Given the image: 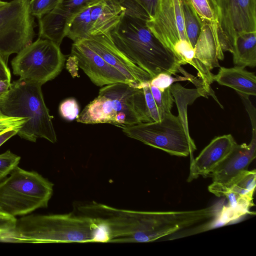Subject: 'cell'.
Masks as SVG:
<instances>
[{"mask_svg":"<svg viewBox=\"0 0 256 256\" xmlns=\"http://www.w3.org/2000/svg\"><path fill=\"white\" fill-rule=\"evenodd\" d=\"M6 240L15 242L48 244L110 242L108 229L98 218L73 213L26 215L17 219Z\"/></svg>","mask_w":256,"mask_h":256,"instance_id":"obj_1","label":"cell"},{"mask_svg":"<svg viewBox=\"0 0 256 256\" xmlns=\"http://www.w3.org/2000/svg\"><path fill=\"white\" fill-rule=\"evenodd\" d=\"M110 36L118 50L152 78L162 72L176 76L185 72L175 54L154 35L142 19L124 12Z\"/></svg>","mask_w":256,"mask_h":256,"instance_id":"obj_2","label":"cell"},{"mask_svg":"<svg viewBox=\"0 0 256 256\" xmlns=\"http://www.w3.org/2000/svg\"><path fill=\"white\" fill-rule=\"evenodd\" d=\"M84 124H109L119 127L152 122L140 87L116 83L102 86L98 96L76 118Z\"/></svg>","mask_w":256,"mask_h":256,"instance_id":"obj_3","label":"cell"},{"mask_svg":"<svg viewBox=\"0 0 256 256\" xmlns=\"http://www.w3.org/2000/svg\"><path fill=\"white\" fill-rule=\"evenodd\" d=\"M41 85L18 79L11 82L5 96L0 100L2 114L29 120L17 134L27 140L36 142L43 138L52 143L57 141L50 116L44 99Z\"/></svg>","mask_w":256,"mask_h":256,"instance_id":"obj_4","label":"cell"},{"mask_svg":"<svg viewBox=\"0 0 256 256\" xmlns=\"http://www.w3.org/2000/svg\"><path fill=\"white\" fill-rule=\"evenodd\" d=\"M53 187L52 182L38 172L18 166L0 182V209L16 218L46 208Z\"/></svg>","mask_w":256,"mask_h":256,"instance_id":"obj_5","label":"cell"},{"mask_svg":"<svg viewBox=\"0 0 256 256\" xmlns=\"http://www.w3.org/2000/svg\"><path fill=\"white\" fill-rule=\"evenodd\" d=\"M125 134L150 146L178 156H192L196 146L188 131L186 113L166 114L158 122L120 127Z\"/></svg>","mask_w":256,"mask_h":256,"instance_id":"obj_6","label":"cell"},{"mask_svg":"<svg viewBox=\"0 0 256 256\" xmlns=\"http://www.w3.org/2000/svg\"><path fill=\"white\" fill-rule=\"evenodd\" d=\"M214 206L185 211H136L134 233L111 242H147L189 228L216 215Z\"/></svg>","mask_w":256,"mask_h":256,"instance_id":"obj_7","label":"cell"},{"mask_svg":"<svg viewBox=\"0 0 256 256\" xmlns=\"http://www.w3.org/2000/svg\"><path fill=\"white\" fill-rule=\"evenodd\" d=\"M146 24L182 65L193 66L196 63L194 50L186 34L182 0H158L154 15Z\"/></svg>","mask_w":256,"mask_h":256,"instance_id":"obj_8","label":"cell"},{"mask_svg":"<svg viewBox=\"0 0 256 256\" xmlns=\"http://www.w3.org/2000/svg\"><path fill=\"white\" fill-rule=\"evenodd\" d=\"M16 54L11 62L14 74L41 86L61 72L66 60L60 46L38 38Z\"/></svg>","mask_w":256,"mask_h":256,"instance_id":"obj_9","label":"cell"},{"mask_svg":"<svg viewBox=\"0 0 256 256\" xmlns=\"http://www.w3.org/2000/svg\"><path fill=\"white\" fill-rule=\"evenodd\" d=\"M30 2L12 0L0 8V54L6 62L34 38L36 23Z\"/></svg>","mask_w":256,"mask_h":256,"instance_id":"obj_10","label":"cell"},{"mask_svg":"<svg viewBox=\"0 0 256 256\" xmlns=\"http://www.w3.org/2000/svg\"><path fill=\"white\" fill-rule=\"evenodd\" d=\"M71 56L75 58L78 66L97 86L116 83H125L135 86L138 84L109 64L82 40L73 42Z\"/></svg>","mask_w":256,"mask_h":256,"instance_id":"obj_11","label":"cell"},{"mask_svg":"<svg viewBox=\"0 0 256 256\" xmlns=\"http://www.w3.org/2000/svg\"><path fill=\"white\" fill-rule=\"evenodd\" d=\"M109 64L132 82L139 84L152 77L124 54L113 42L110 33L89 36L80 40Z\"/></svg>","mask_w":256,"mask_h":256,"instance_id":"obj_12","label":"cell"},{"mask_svg":"<svg viewBox=\"0 0 256 256\" xmlns=\"http://www.w3.org/2000/svg\"><path fill=\"white\" fill-rule=\"evenodd\" d=\"M102 0H59L51 12L38 19V38L60 46L67 26L72 16L84 8Z\"/></svg>","mask_w":256,"mask_h":256,"instance_id":"obj_13","label":"cell"},{"mask_svg":"<svg viewBox=\"0 0 256 256\" xmlns=\"http://www.w3.org/2000/svg\"><path fill=\"white\" fill-rule=\"evenodd\" d=\"M236 144L230 134L214 138L196 158L191 160L188 182L200 176H210L228 156Z\"/></svg>","mask_w":256,"mask_h":256,"instance_id":"obj_14","label":"cell"},{"mask_svg":"<svg viewBox=\"0 0 256 256\" xmlns=\"http://www.w3.org/2000/svg\"><path fill=\"white\" fill-rule=\"evenodd\" d=\"M256 157V130H252L248 144L237 143L226 158L210 175L214 183L222 186L230 184L244 172L248 170Z\"/></svg>","mask_w":256,"mask_h":256,"instance_id":"obj_15","label":"cell"},{"mask_svg":"<svg viewBox=\"0 0 256 256\" xmlns=\"http://www.w3.org/2000/svg\"><path fill=\"white\" fill-rule=\"evenodd\" d=\"M125 10L119 0H102L92 4L88 36L110 33L120 22Z\"/></svg>","mask_w":256,"mask_h":256,"instance_id":"obj_16","label":"cell"},{"mask_svg":"<svg viewBox=\"0 0 256 256\" xmlns=\"http://www.w3.org/2000/svg\"><path fill=\"white\" fill-rule=\"evenodd\" d=\"M244 68L238 66L230 68L220 66L218 72L214 76V80L234 89L239 94L255 96L256 76Z\"/></svg>","mask_w":256,"mask_h":256,"instance_id":"obj_17","label":"cell"},{"mask_svg":"<svg viewBox=\"0 0 256 256\" xmlns=\"http://www.w3.org/2000/svg\"><path fill=\"white\" fill-rule=\"evenodd\" d=\"M219 10L218 38L220 48L224 53L232 52L236 32V20L238 0H216Z\"/></svg>","mask_w":256,"mask_h":256,"instance_id":"obj_18","label":"cell"},{"mask_svg":"<svg viewBox=\"0 0 256 256\" xmlns=\"http://www.w3.org/2000/svg\"><path fill=\"white\" fill-rule=\"evenodd\" d=\"M236 66L255 67L256 66V32L237 36L232 52Z\"/></svg>","mask_w":256,"mask_h":256,"instance_id":"obj_19","label":"cell"},{"mask_svg":"<svg viewBox=\"0 0 256 256\" xmlns=\"http://www.w3.org/2000/svg\"><path fill=\"white\" fill-rule=\"evenodd\" d=\"M256 171L246 170L226 186L212 182L208 187V190L214 194L222 190H228L240 196L253 198L256 185Z\"/></svg>","mask_w":256,"mask_h":256,"instance_id":"obj_20","label":"cell"},{"mask_svg":"<svg viewBox=\"0 0 256 256\" xmlns=\"http://www.w3.org/2000/svg\"><path fill=\"white\" fill-rule=\"evenodd\" d=\"M183 0L193 9L202 26H210L218 36L219 10L216 0Z\"/></svg>","mask_w":256,"mask_h":256,"instance_id":"obj_21","label":"cell"},{"mask_svg":"<svg viewBox=\"0 0 256 256\" xmlns=\"http://www.w3.org/2000/svg\"><path fill=\"white\" fill-rule=\"evenodd\" d=\"M236 28V36L256 32V0H238Z\"/></svg>","mask_w":256,"mask_h":256,"instance_id":"obj_22","label":"cell"},{"mask_svg":"<svg viewBox=\"0 0 256 256\" xmlns=\"http://www.w3.org/2000/svg\"><path fill=\"white\" fill-rule=\"evenodd\" d=\"M182 1L186 36L194 50L202 32V24L192 7L183 0Z\"/></svg>","mask_w":256,"mask_h":256,"instance_id":"obj_23","label":"cell"},{"mask_svg":"<svg viewBox=\"0 0 256 256\" xmlns=\"http://www.w3.org/2000/svg\"><path fill=\"white\" fill-rule=\"evenodd\" d=\"M150 88L153 98L158 108L164 114L171 112L174 99L170 90V88L160 89L150 84Z\"/></svg>","mask_w":256,"mask_h":256,"instance_id":"obj_24","label":"cell"},{"mask_svg":"<svg viewBox=\"0 0 256 256\" xmlns=\"http://www.w3.org/2000/svg\"><path fill=\"white\" fill-rule=\"evenodd\" d=\"M137 87L142 88L147 111L152 122L162 120L167 114L163 112L156 104L150 92L149 81L139 84Z\"/></svg>","mask_w":256,"mask_h":256,"instance_id":"obj_25","label":"cell"},{"mask_svg":"<svg viewBox=\"0 0 256 256\" xmlns=\"http://www.w3.org/2000/svg\"><path fill=\"white\" fill-rule=\"evenodd\" d=\"M20 156L10 150L0 154V182L6 178L18 166Z\"/></svg>","mask_w":256,"mask_h":256,"instance_id":"obj_26","label":"cell"},{"mask_svg":"<svg viewBox=\"0 0 256 256\" xmlns=\"http://www.w3.org/2000/svg\"><path fill=\"white\" fill-rule=\"evenodd\" d=\"M59 0H30V7L32 14L38 19L55 8Z\"/></svg>","mask_w":256,"mask_h":256,"instance_id":"obj_27","label":"cell"},{"mask_svg":"<svg viewBox=\"0 0 256 256\" xmlns=\"http://www.w3.org/2000/svg\"><path fill=\"white\" fill-rule=\"evenodd\" d=\"M79 106L74 98H68L62 101L59 106L61 116L69 121L76 119L79 114Z\"/></svg>","mask_w":256,"mask_h":256,"instance_id":"obj_28","label":"cell"},{"mask_svg":"<svg viewBox=\"0 0 256 256\" xmlns=\"http://www.w3.org/2000/svg\"><path fill=\"white\" fill-rule=\"evenodd\" d=\"M16 217L0 209V240H6L14 231L16 224Z\"/></svg>","mask_w":256,"mask_h":256,"instance_id":"obj_29","label":"cell"},{"mask_svg":"<svg viewBox=\"0 0 256 256\" xmlns=\"http://www.w3.org/2000/svg\"><path fill=\"white\" fill-rule=\"evenodd\" d=\"M28 120V118L0 115V134L10 129L20 130Z\"/></svg>","mask_w":256,"mask_h":256,"instance_id":"obj_30","label":"cell"},{"mask_svg":"<svg viewBox=\"0 0 256 256\" xmlns=\"http://www.w3.org/2000/svg\"><path fill=\"white\" fill-rule=\"evenodd\" d=\"M240 96L242 98L246 110L249 114L252 122V130H256V108L252 104L250 100L248 99L249 96L242 94H240Z\"/></svg>","mask_w":256,"mask_h":256,"instance_id":"obj_31","label":"cell"},{"mask_svg":"<svg viewBox=\"0 0 256 256\" xmlns=\"http://www.w3.org/2000/svg\"><path fill=\"white\" fill-rule=\"evenodd\" d=\"M148 14L150 18L154 15L158 0H134Z\"/></svg>","mask_w":256,"mask_h":256,"instance_id":"obj_32","label":"cell"},{"mask_svg":"<svg viewBox=\"0 0 256 256\" xmlns=\"http://www.w3.org/2000/svg\"><path fill=\"white\" fill-rule=\"evenodd\" d=\"M0 80H11V74L7 66V62L0 54Z\"/></svg>","mask_w":256,"mask_h":256,"instance_id":"obj_33","label":"cell"},{"mask_svg":"<svg viewBox=\"0 0 256 256\" xmlns=\"http://www.w3.org/2000/svg\"><path fill=\"white\" fill-rule=\"evenodd\" d=\"M19 130L10 129L0 134V146L8 140L17 134Z\"/></svg>","mask_w":256,"mask_h":256,"instance_id":"obj_34","label":"cell"},{"mask_svg":"<svg viewBox=\"0 0 256 256\" xmlns=\"http://www.w3.org/2000/svg\"><path fill=\"white\" fill-rule=\"evenodd\" d=\"M10 84V81L0 80V100L8 92Z\"/></svg>","mask_w":256,"mask_h":256,"instance_id":"obj_35","label":"cell"},{"mask_svg":"<svg viewBox=\"0 0 256 256\" xmlns=\"http://www.w3.org/2000/svg\"><path fill=\"white\" fill-rule=\"evenodd\" d=\"M7 4V2L0 0V8L4 6Z\"/></svg>","mask_w":256,"mask_h":256,"instance_id":"obj_36","label":"cell"},{"mask_svg":"<svg viewBox=\"0 0 256 256\" xmlns=\"http://www.w3.org/2000/svg\"><path fill=\"white\" fill-rule=\"evenodd\" d=\"M1 114H2L1 112H0V115H1Z\"/></svg>","mask_w":256,"mask_h":256,"instance_id":"obj_37","label":"cell"},{"mask_svg":"<svg viewBox=\"0 0 256 256\" xmlns=\"http://www.w3.org/2000/svg\"></svg>","mask_w":256,"mask_h":256,"instance_id":"obj_38","label":"cell"}]
</instances>
